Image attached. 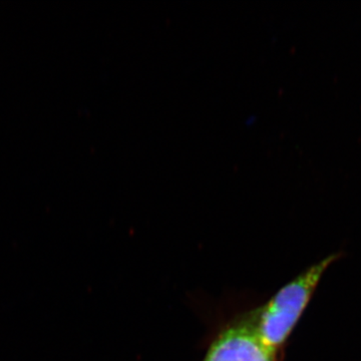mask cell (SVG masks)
Instances as JSON below:
<instances>
[{
    "mask_svg": "<svg viewBox=\"0 0 361 361\" xmlns=\"http://www.w3.org/2000/svg\"><path fill=\"white\" fill-rule=\"evenodd\" d=\"M334 259L336 256H329L310 267L284 286L267 304L256 330L268 348L276 350L286 341L310 302L323 273Z\"/></svg>",
    "mask_w": 361,
    "mask_h": 361,
    "instance_id": "cell-1",
    "label": "cell"
},
{
    "mask_svg": "<svg viewBox=\"0 0 361 361\" xmlns=\"http://www.w3.org/2000/svg\"><path fill=\"white\" fill-rule=\"evenodd\" d=\"M275 350L268 348L251 327H235L221 334L205 361H274Z\"/></svg>",
    "mask_w": 361,
    "mask_h": 361,
    "instance_id": "cell-2",
    "label": "cell"
}]
</instances>
